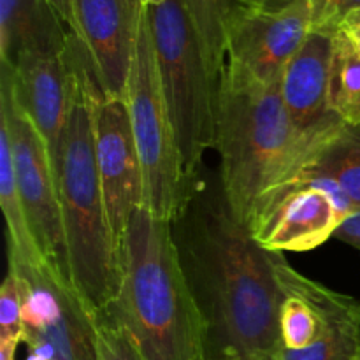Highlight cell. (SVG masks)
I'll return each mask as SVG.
<instances>
[{
    "instance_id": "18",
    "label": "cell",
    "mask_w": 360,
    "mask_h": 360,
    "mask_svg": "<svg viewBox=\"0 0 360 360\" xmlns=\"http://www.w3.org/2000/svg\"><path fill=\"white\" fill-rule=\"evenodd\" d=\"M60 295L62 316L44 329L25 330L48 341L53 347L55 360H98L95 315L67 281L60 285Z\"/></svg>"
},
{
    "instance_id": "6",
    "label": "cell",
    "mask_w": 360,
    "mask_h": 360,
    "mask_svg": "<svg viewBox=\"0 0 360 360\" xmlns=\"http://www.w3.org/2000/svg\"><path fill=\"white\" fill-rule=\"evenodd\" d=\"M125 102L143 178L141 206L157 218L172 221L197 179L190 181L183 169L174 125L162 90L148 6L137 35Z\"/></svg>"
},
{
    "instance_id": "11",
    "label": "cell",
    "mask_w": 360,
    "mask_h": 360,
    "mask_svg": "<svg viewBox=\"0 0 360 360\" xmlns=\"http://www.w3.org/2000/svg\"><path fill=\"white\" fill-rule=\"evenodd\" d=\"M343 220L327 190L299 185L260 206L248 231L267 252L302 253L334 238Z\"/></svg>"
},
{
    "instance_id": "5",
    "label": "cell",
    "mask_w": 360,
    "mask_h": 360,
    "mask_svg": "<svg viewBox=\"0 0 360 360\" xmlns=\"http://www.w3.org/2000/svg\"><path fill=\"white\" fill-rule=\"evenodd\" d=\"M148 16L183 169L195 181L202 172L204 153L217 141L218 83L181 0L148 6Z\"/></svg>"
},
{
    "instance_id": "22",
    "label": "cell",
    "mask_w": 360,
    "mask_h": 360,
    "mask_svg": "<svg viewBox=\"0 0 360 360\" xmlns=\"http://www.w3.org/2000/svg\"><path fill=\"white\" fill-rule=\"evenodd\" d=\"M98 360H146L127 330L109 313L95 316Z\"/></svg>"
},
{
    "instance_id": "14",
    "label": "cell",
    "mask_w": 360,
    "mask_h": 360,
    "mask_svg": "<svg viewBox=\"0 0 360 360\" xmlns=\"http://www.w3.org/2000/svg\"><path fill=\"white\" fill-rule=\"evenodd\" d=\"M334 37L336 32L311 27L281 76V97L288 115L306 136L326 132L343 122L329 105Z\"/></svg>"
},
{
    "instance_id": "13",
    "label": "cell",
    "mask_w": 360,
    "mask_h": 360,
    "mask_svg": "<svg viewBox=\"0 0 360 360\" xmlns=\"http://www.w3.org/2000/svg\"><path fill=\"white\" fill-rule=\"evenodd\" d=\"M16 108L37 129L55 160L74 88V74L62 56H23L13 67L2 65V76Z\"/></svg>"
},
{
    "instance_id": "2",
    "label": "cell",
    "mask_w": 360,
    "mask_h": 360,
    "mask_svg": "<svg viewBox=\"0 0 360 360\" xmlns=\"http://www.w3.org/2000/svg\"><path fill=\"white\" fill-rule=\"evenodd\" d=\"M65 58L74 88L65 125L53 160L70 285L95 316L111 308L120 285V255L109 227L98 178L94 136V98H104L95 83L90 60L72 30Z\"/></svg>"
},
{
    "instance_id": "27",
    "label": "cell",
    "mask_w": 360,
    "mask_h": 360,
    "mask_svg": "<svg viewBox=\"0 0 360 360\" xmlns=\"http://www.w3.org/2000/svg\"><path fill=\"white\" fill-rule=\"evenodd\" d=\"M53 6L56 7V11L60 13V16L63 18L69 28H72L74 23V13H72V0H49Z\"/></svg>"
},
{
    "instance_id": "16",
    "label": "cell",
    "mask_w": 360,
    "mask_h": 360,
    "mask_svg": "<svg viewBox=\"0 0 360 360\" xmlns=\"http://www.w3.org/2000/svg\"><path fill=\"white\" fill-rule=\"evenodd\" d=\"M295 174L333 179L350 199L354 210L360 211V127L343 122L323 134Z\"/></svg>"
},
{
    "instance_id": "24",
    "label": "cell",
    "mask_w": 360,
    "mask_h": 360,
    "mask_svg": "<svg viewBox=\"0 0 360 360\" xmlns=\"http://www.w3.org/2000/svg\"><path fill=\"white\" fill-rule=\"evenodd\" d=\"M313 11V28L338 32L350 14L359 13L360 0H309Z\"/></svg>"
},
{
    "instance_id": "30",
    "label": "cell",
    "mask_w": 360,
    "mask_h": 360,
    "mask_svg": "<svg viewBox=\"0 0 360 360\" xmlns=\"http://www.w3.org/2000/svg\"><path fill=\"white\" fill-rule=\"evenodd\" d=\"M143 2L146 4V6H158V4L165 2V0H143Z\"/></svg>"
},
{
    "instance_id": "8",
    "label": "cell",
    "mask_w": 360,
    "mask_h": 360,
    "mask_svg": "<svg viewBox=\"0 0 360 360\" xmlns=\"http://www.w3.org/2000/svg\"><path fill=\"white\" fill-rule=\"evenodd\" d=\"M311 25L309 0H252L229 25L225 67L264 84L278 83Z\"/></svg>"
},
{
    "instance_id": "10",
    "label": "cell",
    "mask_w": 360,
    "mask_h": 360,
    "mask_svg": "<svg viewBox=\"0 0 360 360\" xmlns=\"http://www.w3.org/2000/svg\"><path fill=\"white\" fill-rule=\"evenodd\" d=\"M94 136L98 178L116 250L134 210L143 204V178L125 98H94Z\"/></svg>"
},
{
    "instance_id": "4",
    "label": "cell",
    "mask_w": 360,
    "mask_h": 360,
    "mask_svg": "<svg viewBox=\"0 0 360 360\" xmlns=\"http://www.w3.org/2000/svg\"><path fill=\"white\" fill-rule=\"evenodd\" d=\"M329 130L315 136L299 132L281 97V81L264 84L224 67L214 148L225 199L243 227L248 229L260 200L299 171Z\"/></svg>"
},
{
    "instance_id": "21",
    "label": "cell",
    "mask_w": 360,
    "mask_h": 360,
    "mask_svg": "<svg viewBox=\"0 0 360 360\" xmlns=\"http://www.w3.org/2000/svg\"><path fill=\"white\" fill-rule=\"evenodd\" d=\"M280 345L285 350H304L320 333V316L308 301L287 294L280 306Z\"/></svg>"
},
{
    "instance_id": "25",
    "label": "cell",
    "mask_w": 360,
    "mask_h": 360,
    "mask_svg": "<svg viewBox=\"0 0 360 360\" xmlns=\"http://www.w3.org/2000/svg\"><path fill=\"white\" fill-rule=\"evenodd\" d=\"M336 238L340 241H345L348 245H354L360 248V211H354V213L345 218L343 224L338 229Z\"/></svg>"
},
{
    "instance_id": "26",
    "label": "cell",
    "mask_w": 360,
    "mask_h": 360,
    "mask_svg": "<svg viewBox=\"0 0 360 360\" xmlns=\"http://www.w3.org/2000/svg\"><path fill=\"white\" fill-rule=\"evenodd\" d=\"M340 30L347 32V35L352 39V42H354L355 48H357L360 53V11L359 13L350 14V16L343 21Z\"/></svg>"
},
{
    "instance_id": "20",
    "label": "cell",
    "mask_w": 360,
    "mask_h": 360,
    "mask_svg": "<svg viewBox=\"0 0 360 360\" xmlns=\"http://www.w3.org/2000/svg\"><path fill=\"white\" fill-rule=\"evenodd\" d=\"M329 105L345 123L360 127V53L345 30L334 37Z\"/></svg>"
},
{
    "instance_id": "28",
    "label": "cell",
    "mask_w": 360,
    "mask_h": 360,
    "mask_svg": "<svg viewBox=\"0 0 360 360\" xmlns=\"http://www.w3.org/2000/svg\"><path fill=\"white\" fill-rule=\"evenodd\" d=\"M21 340H0V360H14Z\"/></svg>"
},
{
    "instance_id": "19",
    "label": "cell",
    "mask_w": 360,
    "mask_h": 360,
    "mask_svg": "<svg viewBox=\"0 0 360 360\" xmlns=\"http://www.w3.org/2000/svg\"><path fill=\"white\" fill-rule=\"evenodd\" d=\"M252 0H181L202 48L210 72L220 84L225 67L227 28L239 9Z\"/></svg>"
},
{
    "instance_id": "15",
    "label": "cell",
    "mask_w": 360,
    "mask_h": 360,
    "mask_svg": "<svg viewBox=\"0 0 360 360\" xmlns=\"http://www.w3.org/2000/svg\"><path fill=\"white\" fill-rule=\"evenodd\" d=\"M49 0H0V60L13 67L23 56H62L70 28Z\"/></svg>"
},
{
    "instance_id": "1",
    "label": "cell",
    "mask_w": 360,
    "mask_h": 360,
    "mask_svg": "<svg viewBox=\"0 0 360 360\" xmlns=\"http://www.w3.org/2000/svg\"><path fill=\"white\" fill-rule=\"evenodd\" d=\"M171 227L206 329V360L276 355L285 294L273 252L236 220L220 174L200 172Z\"/></svg>"
},
{
    "instance_id": "9",
    "label": "cell",
    "mask_w": 360,
    "mask_h": 360,
    "mask_svg": "<svg viewBox=\"0 0 360 360\" xmlns=\"http://www.w3.org/2000/svg\"><path fill=\"white\" fill-rule=\"evenodd\" d=\"M143 0H72L76 34L104 98H125L141 21Z\"/></svg>"
},
{
    "instance_id": "3",
    "label": "cell",
    "mask_w": 360,
    "mask_h": 360,
    "mask_svg": "<svg viewBox=\"0 0 360 360\" xmlns=\"http://www.w3.org/2000/svg\"><path fill=\"white\" fill-rule=\"evenodd\" d=\"M112 316L146 360H206V329L179 262L171 221L144 206L130 217L120 250Z\"/></svg>"
},
{
    "instance_id": "12",
    "label": "cell",
    "mask_w": 360,
    "mask_h": 360,
    "mask_svg": "<svg viewBox=\"0 0 360 360\" xmlns=\"http://www.w3.org/2000/svg\"><path fill=\"white\" fill-rule=\"evenodd\" d=\"M273 264L283 294L302 297L320 316L316 340L304 350L280 347L276 360H360V301L306 278L281 253H273Z\"/></svg>"
},
{
    "instance_id": "23",
    "label": "cell",
    "mask_w": 360,
    "mask_h": 360,
    "mask_svg": "<svg viewBox=\"0 0 360 360\" xmlns=\"http://www.w3.org/2000/svg\"><path fill=\"white\" fill-rule=\"evenodd\" d=\"M23 334L20 281L13 269H7L0 287V340H21L23 343Z\"/></svg>"
},
{
    "instance_id": "7",
    "label": "cell",
    "mask_w": 360,
    "mask_h": 360,
    "mask_svg": "<svg viewBox=\"0 0 360 360\" xmlns=\"http://www.w3.org/2000/svg\"><path fill=\"white\" fill-rule=\"evenodd\" d=\"M0 122L9 132L14 174L28 224L49 266L70 283L58 185L48 146L0 79Z\"/></svg>"
},
{
    "instance_id": "29",
    "label": "cell",
    "mask_w": 360,
    "mask_h": 360,
    "mask_svg": "<svg viewBox=\"0 0 360 360\" xmlns=\"http://www.w3.org/2000/svg\"><path fill=\"white\" fill-rule=\"evenodd\" d=\"M224 360H276V355H253V357H239V359H224Z\"/></svg>"
},
{
    "instance_id": "17",
    "label": "cell",
    "mask_w": 360,
    "mask_h": 360,
    "mask_svg": "<svg viewBox=\"0 0 360 360\" xmlns=\"http://www.w3.org/2000/svg\"><path fill=\"white\" fill-rule=\"evenodd\" d=\"M0 207L7 225V245H9V262L18 266L42 269L49 266L37 245L23 200L18 190L16 174H14L13 150H11L9 132L0 122Z\"/></svg>"
}]
</instances>
